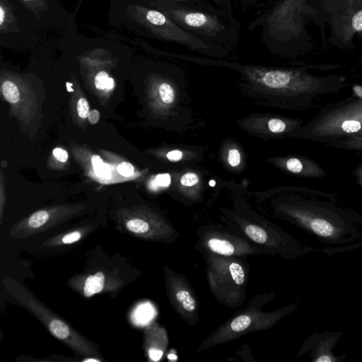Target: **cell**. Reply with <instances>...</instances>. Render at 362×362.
<instances>
[{
    "instance_id": "obj_1",
    "label": "cell",
    "mask_w": 362,
    "mask_h": 362,
    "mask_svg": "<svg viewBox=\"0 0 362 362\" xmlns=\"http://www.w3.org/2000/svg\"><path fill=\"white\" fill-rule=\"evenodd\" d=\"M275 297V293H270L260 294L251 299L207 337L198 352L232 342L252 332L270 330L283 318L295 312L299 306L297 304H293L272 311L263 310L262 307L273 301Z\"/></svg>"
},
{
    "instance_id": "obj_2",
    "label": "cell",
    "mask_w": 362,
    "mask_h": 362,
    "mask_svg": "<svg viewBox=\"0 0 362 362\" xmlns=\"http://www.w3.org/2000/svg\"><path fill=\"white\" fill-rule=\"evenodd\" d=\"M152 5L186 32L231 52L238 43L240 25L233 14H214L171 2Z\"/></svg>"
},
{
    "instance_id": "obj_3",
    "label": "cell",
    "mask_w": 362,
    "mask_h": 362,
    "mask_svg": "<svg viewBox=\"0 0 362 362\" xmlns=\"http://www.w3.org/2000/svg\"><path fill=\"white\" fill-rule=\"evenodd\" d=\"M306 6V0H280L251 21L249 30L260 28L264 46L281 53L302 35Z\"/></svg>"
},
{
    "instance_id": "obj_4",
    "label": "cell",
    "mask_w": 362,
    "mask_h": 362,
    "mask_svg": "<svg viewBox=\"0 0 362 362\" xmlns=\"http://www.w3.org/2000/svg\"><path fill=\"white\" fill-rule=\"evenodd\" d=\"M206 275L213 297L226 306L237 309L247 300L250 268L247 257L203 253Z\"/></svg>"
},
{
    "instance_id": "obj_5",
    "label": "cell",
    "mask_w": 362,
    "mask_h": 362,
    "mask_svg": "<svg viewBox=\"0 0 362 362\" xmlns=\"http://www.w3.org/2000/svg\"><path fill=\"white\" fill-rule=\"evenodd\" d=\"M223 222L229 228L242 234L253 244L285 260H293L309 253L321 251L302 243L280 227L257 216L229 215Z\"/></svg>"
},
{
    "instance_id": "obj_6",
    "label": "cell",
    "mask_w": 362,
    "mask_h": 362,
    "mask_svg": "<svg viewBox=\"0 0 362 362\" xmlns=\"http://www.w3.org/2000/svg\"><path fill=\"white\" fill-rule=\"evenodd\" d=\"M196 249L203 253L228 257H247L273 253L256 245L242 234L222 226H205L197 232Z\"/></svg>"
},
{
    "instance_id": "obj_7",
    "label": "cell",
    "mask_w": 362,
    "mask_h": 362,
    "mask_svg": "<svg viewBox=\"0 0 362 362\" xmlns=\"http://www.w3.org/2000/svg\"><path fill=\"white\" fill-rule=\"evenodd\" d=\"M168 300L177 315L188 325L195 327L199 322L197 295L188 280L165 265L163 268Z\"/></svg>"
},
{
    "instance_id": "obj_8",
    "label": "cell",
    "mask_w": 362,
    "mask_h": 362,
    "mask_svg": "<svg viewBox=\"0 0 362 362\" xmlns=\"http://www.w3.org/2000/svg\"><path fill=\"white\" fill-rule=\"evenodd\" d=\"M342 332H325L313 333L308 336L300 348L297 357H301L311 352L312 362H341L346 355L340 357L334 354L332 349L339 342Z\"/></svg>"
},
{
    "instance_id": "obj_9",
    "label": "cell",
    "mask_w": 362,
    "mask_h": 362,
    "mask_svg": "<svg viewBox=\"0 0 362 362\" xmlns=\"http://www.w3.org/2000/svg\"><path fill=\"white\" fill-rule=\"evenodd\" d=\"M251 77L256 81L271 88L280 89L287 87L296 78L291 71L258 67L247 69Z\"/></svg>"
},
{
    "instance_id": "obj_10",
    "label": "cell",
    "mask_w": 362,
    "mask_h": 362,
    "mask_svg": "<svg viewBox=\"0 0 362 362\" xmlns=\"http://www.w3.org/2000/svg\"><path fill=\"white\" fill-rule=\"evenodd\" d=\"M154 327L156 341H152L148 349L150 359L159 361L166 351L168 340L165 328L156 325Z\"/></svg>"
},
{
    "instance_id": "obj_11",
    "label": "cell",
    "mask_w": 362,
    "mask_h": 362,
    "mask_svg": "<svg viewBox=\"0 0 362 362\" xmlns=\"http://www.w3.org/2000/svg\"><path fill=\"white\" fill-rule=\"evenodd\" d=\"M105 278L102 273L99 272L89 276L84 284V293L85 297H91L100 293L104 289Z\"/></svg>"
},
{
    "instance_id": "obj_12",
    "label": "cell",
    "mask_w": 362,
    "mask_h": 362,
    "mask_svg": "<svg viewBox=\"0 0 362 362\" xmlns=\"http://www.w3.org/2000/svg\"><path fill=\"white\" fill-rule=\"evenodd\" d=\"M49 330L52 335L60 340H66L70 334L68 326L58 319L50 323Z\"/></svg>"
},
{
    "instance_id": "obj_13",
    "label": "cell",
    "mask_w": 362,
    "mask_h": 362,
    "mask_svg": "<svg viewBox=\"0 0 362 362\" xmlns=\"http://www.w3.org/2000/svg\"><path fill=\"white\" fill-rule=\"evenodd\" d=\"M92 165L96 175L110 179L111 171L109 165L104 163L100 157L95 155L91 159Z\"/></svg>"
},
{
    "instance_id": "obj_14",
    "label": "cell",
    "mask_w": 362,
    "mask_h": 362,
    "mask_svg": "<svg viewBox=\"0 0 362 362\" xmlns=\"http://www.w3.org/2000/svg\"><path fill=\"white\" fill-rule=\"evenodd\" d=\"M3 93L6 100L11 104H16L20 98L17 87L12 82L6 81L2 86Z\"/></svg>"
},
{
    "instance_id": "obj_15",
    "label": "cell",
    "mask_w": 362,
    "mask_h": 362,
    "mask_svg": "<svg viewBox=\"0 0 362 362\" xmlns=\"http://www.w3.org/2000/svg\"><path fill=\"white\" fill-rule=\"evenodd\" d=\"M49 219V214L45 210H41L34 213L29 220V225L33 229L40 228L43 226Z\"/></svg>"
},
{
    "instance_id": "obj_16",
    "label": "cell",
    "mask_w": 362,
    "mask_h": 362,
    "mask_svg": "<svg viewBox=\"0 0 362 362\" xmlns=\"http://www.w3.org/2000/svg\"><path fill=\"white\" fill-rule=\"evenodd\" d=\"M159 94L162 102L166 104L173 103L175 98V92L173 87L168 83H163L160 85Z\"/></svg>"
},
{
    "instance_id": "obj_17",
    "label": "cell",
    "mask_w": 362,
    "mask_h": 362,
    "mask_svg": "<svg viewBox=\"0 0 362 362\" xmlns=\"http://www.w3.org/2000/svg\"><path fill=\"white\" fill-rule=\"evenodd\" d=\"M341 128L347 133H357L361 129V124L357 120H346L342 124Z\"/></svg>"
},
{
    "instance_id": "obj_18",
    "label": "cell",
    "mask_w": 362,
    "mask_h": 362,
    "mask_svg": "<svg viewBox=\"0 0 362 362\" xmlns=\"http://www.w3.org/2000/svg\"><path fill=\"white\" fill-rule=\"evenodd\" d=\"M117 170L120 175L130 177L134 173V167L131 163L124 161L117 166Z\"/></svg>"
},
{
    "instance_id": "obj_19",
    "label": "cell",
    "mask_w": 362,
    "mask_h": 362,
    "mask_svg": "<svg viewBox=\"0 0 362 362\" xmlns=\"http://www.w3.org/2000/svg\"><path fill=\"white\" fill-rule=\"evenodd\" d=\"M199 182V177L194 173H188L183 176L181 179V183L183 186L191 187L194 186Z\"/></svg>"
},
{
    "instance_id": "obj_20",
    "label": "cell",
    "mask_w": 362,
    "mask_h": 362,
    "mask_svg": "<svg viewBox=\"0 0 362 362\" xmlns=\"http://www.w3.org/2000/svg\"><path fill=\"white\" fill-rule=\"evenodd\" d=\"M269 130L274 133H280L286 128L285 124L279 119H272L269 123Z\"/></svg>"
},
{
    "instance_id": "obj_21",
    "label": "cell",
    "mask_w": 362,
    "mask_h": 362,
    "mask_svg": "<svg viewBox=\"0 0 362 362\" xmlns=\"http://www.w3.org/2000/svg\"><path fill=\"white\" fill-rule=\"evenodd\" d=\"M109 75L106 71H102L95 78V86L100 90L105 89L109 80Z\"/></svg>"
},
{
    "instance_id": "obj_22",
    "label": "cell",
    "mask_w": 362,
    "mask_h": 362,
    "mask_svg": "<svg viewBox=\"0 0 362 362\" xmlns=\"http://www.w3.org/2000/svg\"><path fill=\"white\" fill-rule=\"evenodd\" d=\"M286 168L289 172L297 174L302 171L303 165L299 159H291L286 162Z\"/></svg>"
},
{
    "instance_id": "obj_23",
    "label": "cell",
    "mask_w": 362,
    "mask_h": 362,
    "mask_svg": "<svg viewBox=\"0 0 362 362\" xmlns=\"http://www.w3.org/2000/svg\"><path fill=\"white\" fill-rule=\"evenodd\" d=\"M213 5L220 10L232 13L231 0H211Z\"/></svg>"
},
{
    "instance_id": "obj_24",
    "label": "cell",
    "mask_w": 362,
    "mask_h": 362,
    "mask_svg": "<svg viewBox=\"0 0 362 362\" xmlns=\"http://www.w3.org/2000/svg\"><path fill=\"white\" fill-rule=\"evenodd\" d=\"M78 111L80 117H88L89 114V105L85 99H81L78 103Z\"/></svg>"
},
{
    "instance_id": "obj_25",
    "label": "cell",
    "mask_w": 362,
    "mask_h": 362,
    "mask_svg": "<svg viewBox=\"0 0 362 362\" xmlns=\"http://www.w3.org/2000/svg\"><path fill=\"white\" fill-rule=\"evenodd\" d=\"M352 26L354 31H362V10L357 12L352 17Z\"/></svg>"
},
{
    "instance_id": "obj_26",
    "label": "cell",
    "mask_w": 362,
    "mask_h": 362,
    "mask_svg": "<svg viewBox=\"0 0 362 362\" xmlns=\"http://www.w3.org/2000/svg\"><path fill=\"white\" fill-rule=\"evenodd\" d=\"M228 162L233 167H236L239 165L240 162V155L237 150L232 149L229 151Z\"/></svg>"
},
{
    "instance_id": "obj_27",
    "label": "cell",
    "mask_w": 362,
    "mask_h": 362,
    "mask_svg": "<svg viewBox=\"0 0 362 362\" xmlns=\"http://www.w3.org/2000/svg\"><path fill=\"white\" fill-rule=\"evenodd\" d=\"M82 237L81 234L79 231H75L67 234L63 238V242L65 245H70L72 243L77 242Z\"/></svg>"
},
{
    "instance_id": "obj_28",
    "label": "cell",
    "mask_w": 362,
    "mask_h": 362,
    "mask_svg": "<svg viewBox=\"0 0 362 362\" xmlns=\"http://www.w3.org/2000/svg\"><path fill=\"white\" fill-rule=\"evenodd\" d=\"M171 182V177L168 174H159L155 179L156 184L161 187H168L170 185Z\"/></svg>"
},
{
    "instance_id": "obj_29",
    "label": "cell",
    "mask_w": 362,
    "mask_h": 362,
    "mask_svg": "<svg viewBox=\"0 0 362 362\" xmlns=\"http://www.w3.org/2000/svg\"><path fill=\"white\" fill-rule=\"evenodd\" d=\"M54 155L60 162L67 161L69 157L67 152L61 148H56L54 150Z\"/></svg>"
},
{
    "instance_id": "obj_30",
    "label": "cell",
    "mask_w": 362,
    "mask_h": 362,
    "mask_svg": "<svg viewBox=\"0 0 362 362\" xmlns=\"http://www.w3.org/2000/svg\"><path fill=\"white\" fill-rule=\"evenodd\" d=\"M166 157L172 162L179 161L183 158V153L180 150H173L168 152Z\"/></svg>"
},
{
    "instance_id": "obj_31",
    "label": "cell",
    "mask_w": 362,
    "mask_h": 362,
    "mask_svg": "<svg viewBox=\"0 0 362 362\" xmlns=\"http://www.w3.org/2000/svg\"><path fill=\"white\" fill-rule=\"evenodd\" d=\"M88 118L89 120V122L94 125L99 122L100 118V113L98 111L93 110L91 112H89V114L88 115Z\"/></svg>"
},
{
    "instance_id": "obj_32",
    "label": "cell",
    "mask_w": 362,
    "mask_h": 362,
    "mask_svg": "<svg viewBox=\"0 0 362 362\" xmlns=\"http://www.w3.org/2000/svg\"><path fill=\"white\" fill-rule=\"evenodd\" d=\"M240 3L242 4L245 6H251L258 2L260 1V0H238Z\"/></svg>"
},
{
    "instance_id": "obj_33",
    "label": "cell",
    "mask_w": 362,
    "mask_h": 362,
    "mask_svg": "<svg viewBox=\"0 0 362 362\" xmlns=\"http://www.w3.org/2000/svg\"><path fill=\"white\" fill-rule=\"evenodd\" d=\"M167 357L168 360L171 361H177L178 360V355L174 352H171L170 354H168Z\"/></svg>"
},
{
    "instance_id": "obj_34",
    "label": "cell",
    "mask_w": 362,
    "mask_h": 362,
    "mask_svg": "<svg viewBox=\"0 0 362 362\" xmlns=\"http://www.w3.org/2000/svg\"><path fill=\"white\" fill-rule=\"evenodd\" d=\"M5 20V11L3 7L0 8V25L3 26Z\"/></svg>"
},
{
    "instance_id": "obj_35",
    "label": "cell",
    "mask_w": 362,
    "mask_h": 362,
    "mask_svg": "<svg viewBox=\"0 0 362 362\" xmlns=\"http://www.w3.org/2000/svg\"><path fill=\"white\" fill-rule=\"evenodd\" d=\"M114 87V81L111 78H109L107 83H106V87L107 89H111Z\"/></svg>"
},
{
    "instance_id": "obj_36",
    "label": "cell",
    "mask_w": 362,
    "mask_h": 362,
    "mask_svg": "<svg viewBox=\"0 0 362 362\" xmlns=\"http://www.w3.org/2000/svg\"><path fill=\"white\" fill-rule=\"evenodd\" d=\"M216 184L215 181H210V186H214Z\"/></svg>"
},
{
    "instance_id": "obj_37",
    "label": "cell",
    "mask_w": 362,
    "mask_h": 362,
    "mask_svg": "<svg viewBox=\"0 0 362 362\" xmlns=\"http://www.w3.org/2000/svg\"><path fill=\"white\" fill-rule=\"evenodd\" d=\"M98 361V360H94V359H88V360H86V361Z\"/></svg>"
},
{
    "instance_id": "obj_38",
    "label": "cell",
    "mask_w": 362,
    "mask_h": 362,
    "mask_svg": "<svg viewBox=\"0 0 362 362\" xmlns=\"http://www.w3.org/2000/svg\"><path fill=\"white\" fill-rule=\"evenodd\" d=\"M25 1H31V0H25Z\"/></svg>"
}]
</instances>
